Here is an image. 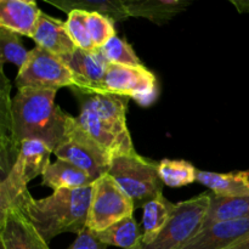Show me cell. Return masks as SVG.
I'll use <instances>...</instances> for the list:
<instances>
[{"label":"cell","instance_id":"cell-9","mask_svg":"<svg viewBox=\"0 0 249 249\" xmlns=\"http://www.w3.org/2000/svg\"><path fill=\"white\" fill-rule=\"evenodd\" d=\"M104 92L134 99L148 106L157 97L156 77L141 66H123L109 63L104 79Z\"/></svg>","mask_w":249,"mask_h":249},{"label":"cell","instance_id":"cell-28","mask_svg":"<svg viewBox=\"0 0 249 249\" xmlns=\"http://www.w3.org/2000/svg\"><path fill=\"white\" fill-rule=\"evenodd\" d=\"M87 27L90 38L96 49L102 48L107 41L116 36L113 19L101 14H97V12H89Z\"/></svg>","mask_w":249,"mask_h":249},{"label":"cell","instance_id":"cell-11","mask_svg":"<svg viewBox=\"0 0 249 249\" xmlns=\"http://www.w3.org/2000/svg\"><path fill=\"white\" fill-rule=\"evenodd\" d=\"M0 246L2 249H50L26 214L17 209L0 216Z\"/></svg>","mask_w":249,"mask_h":249},{"label":"cell","instance_id":"cell-5","mask_svg":"<svg viewBox=\"0 0 249 249\" xmlns=\"http://www.w3.org/2000/svg\"><path fill=\"white\" fill-rule=\"evenodd\" d=\"M211 203V192H204L189 201L180 202L164 228L152 242L135 249H180L201 230Z\"/></svg>","mask_w":249,"mask_h":249},{"label":"cell","instance_id":"cell-12","mask_svg":"<svg viewBox=\"0 0 249 249\" xmlns=\"http://www.w3.org/2000/svg\"><path fill=\"white\" fill-rule=\"evenodd\" d=\"M247 238H249V218H245L208 226L180 249H225Z\"/></svg>","mask_w":249,"mask_h":249},{"label":"cell","instance_id":"cell-7","mask_svg":"<svg viewBox=\"0 0 249 249\" xmlns=\"http://www.w3.org/2000/svg\"><path fill=\"white\" fill-rule=\"evenodd\" d=\"M133 201L108 174L94 182L87 228L94 232L106 230L126 216L133 215Z\"/></svg>","mask_w":249,"mask_h":249},{"label":"cell","instance_id":"cell-14","mask_svg":"<svg viewBox=\"0 0 249 249\" xmlns=\"http://www.w3.org/2000/svg\"><path fill=\"white\" fill-rule=\"evenodd\" d=\"M32 39L36 41V45L58 57L70 55L77 49V45L68 33L66 22L49 16L44 12H41L39 17V22Z\"/></svg>","mask_w":249,"mask_h":249},{"label":"cell","instance_id":"cell-16","mask_svg":"<svg viewBox=\"0 0 249 249\" xmlns=\"http://www.w3.org/2000/svg\"><path fill=\"white\" fill-rule=\"evenodd\" d=\"M249 218L248 196H216L211 192V203L202 223L201 230L218 223ZM199 230V231H201Z\"/></svg>","mask_w":249,"mask_h":249},{"label":"cell","instance_id":"cell-31","mask_svg":"<svg viewBox=\"0 0 249 249\" xmlns=\"http://www.w3.org/2000/svg\"><path fill=\"white\" fill-rule=\"evenodd\" d=\"M0 249H2V248H0Z\"/></svg>","mask_w":249,"mask_h":249},{"label":"cell","instance_id":"cell-10","mask_svg":"<svg viewBox=\"0 0 249 249\" xmlns=\"http://www.w3.org/2000/svg\"><path fill=\"white\" fill-rule=\"evenodd\" d=\"M74 78L73 88L90 91H104V79L109 62L102 51L83 50L77 48L72 53L60 57Z\"/></svg>","mask_w":249,"mask_h":249},{"label":"cell","instance_id":"cell-8","mask_svg":"<svg viewBox=\"0 0 249 249\" xmlns=\"http://www.w3.org/2000/svg\"><path fill=\"white\" fill-rule=\"evenodd\" d=\"M78 99L80 109L90 112L104 128L123 140L133 142L126 126V106L129 97L104 91L71 88Z\"/></svg>","mask_w":249,"mask_h":249},{"label":"cell","instance_id":"cell-4","mask_svg":"<svg viewBox=\"0 0 249 249\" xmlns=\"http://www.w3.org/2000/svg\"><path fill=\"white\" fill-rule=\"evenodd\" d=\"M57 160H66L87 173L94 181L108 173L112 158L96 140L91 138L70 114L66 134L53 151Z\"/></svg>","mask_w":249,"mask_h":249},{"label":"cell","instance_id":"cell-17","mask_svg":"<svg viewBox=\"0 0 249 249\" xmlns=\"http://www.w3.org/2000/svg\"><path fill=\"white\" fill-rule=\"evenodd\" d=\"M41 177V185L50 187L53 191L60 189H82L95 182L87 173L62 160L50 163Z\"/></svg>","mask_w":249,"mask_h":249},{"label":"cell","instance_id":"cell-19","mask_svg":"<svg viewBox=\"0 0 249 249\" xmlns=\"http://www.w3.org/2000/svg\"><path fill=\"white\" fill-rule=\"evenodd\" d=\"M142 209V237L139 246L148 245L155 240L156 236L172 218L173 213L177 209V204L168 201L163 194H160L152 201L146 203Z\"/></svg>","mask_w":249,"mask_h":249},{"label":"cell","instance_id":"cell-24","mask_svg":"<svg viewBox=\"0 0 249 249\" xmlns=\"http://www.w3.org/2000/svg\"><path fill=\"white\" fill-rule=\"evenodd\" d=\"M55 6L61 7L63 11H72V10H84L88 12H97L104 16L109 17L113 21L124 19L129 17L128 9L125 1H50Z\"/></svg>","mask_w":249,"mask_h":249},{"label":"cell","instance_id":"cell-29","mask_svg":"<svg viewBox=\"0 0 249 249\" xmlns=\"http://www.w3.org/2000/svg\"><path fill=\"white\" fill-rule=\"evenodd\" d=\"M68 249H107V246L102 243L90 229L87 228L78 235Z\"/></svg>","mask_w":249,"mask_h":249},{"label":"cell","instance_id":"cell-20","mask_svg":"<svg viewBox=\"0 0 249 249\" xmlns=\"http://www.w3.org/2000/svg\"><path fill=\"white\" fill-rule=\"evenodd\" d=\"M51 148L39 140H24L19 145L16 160L21 164L27 181L38 175H43L45 168L50 164Z\"/></svg>","mask_w":249,"mask_h":249},{"label":"cell","instance_id":"cell-25","mask_svg":"<svg viewBox=\"0 0 249 249\" xmlns=\"http://www.w3.org/2000/svg\"><path fill=\"white\" fill-rule=\"evenodd\" d=\"M0 48H1V63L11 62L18 68L23 67L29 51L26 50L18 38V34L0 27Z\"/></svg>","mask_w":249,"mask_h":249},{"label":"cell","instance_id":"cell-3","mask_svg":"<svg viewBox=\"0 0 249 249\" xmlns=\"http://www.w3.org/2000/svg\"><path fill=\"white\" fill-rule=\"evenodd\" d=\"M158 167L160 163L134 152L114 157L107 174L133 201L135 208H143L146 203L162 194L164 184L160 178Z\"/></svg>","mask_w":249,"mask_h":249},{"label":"cell","instance_id":"cell-1","mask_svg":"<svg viewBox=\"0 0 249 249\" xmlns=\"http://www.w3.org/2000/svg\"><path fill=\"white\" fill-rule=\"evenodd\" d=\"M56 90L18 89L10 104L15 143L39 140L56 150L66 134L70 114L55 105Z\"/></svg>","mask_w":249,"mask_h":249},{"label":"cell","instance_id":"cell-21","mask_svg":"<svg viewBox=\"0 0 249 249\" xmlns=\"http://www.w3.org/2000/svg\"><path fill=\"white\" fill-rule=\"evenodd\" d=\"M94 233L106 246H114L123 249H135L142 237V230L133 215L122 219L106 230Z\"/></svg>","mask_w":249,"mask_h":249},{"label":"cell","instance_id":"cell-30","mask_svg":"<svg viewBox=\"0 0 249 249\" xmlns=\"http://www.w3.org/2000/svg\"><path fill=\"white\" fill-rule=\"evenodd\" d=\"M225 249H249V238L245 241H241V242L236 243V245L231 246V247H228Z\"/></svg>","mask_w":249,"mask_h":249},{"label":"cell","instance_id":"cell-13","mask_svg":"<svg viewBox=\"0 0 249 249\" xmlns=\"http://www.w3.org/2000/svg\"><path fill=\"white\" fill-rule=\"evenodd\" d=\"M40 9L36 1L29 0H1L0 1V27L9 29L19 36L32 38L39 17Z\"/></svg>","mask_w":249,"mask_h":249},{"label":"cell","instance_id":"cell-23","mask_svg":"<svg viewBox=\"0 0 249 249\" xmlns=\"http://www.w3.org/2000/svg\"><path fill=\"white\" fill-rule=\"evenodd\" d=\"M158 173L163 184L169 187H182L197 181V169L186 160H163Z\"/></svg>","mask_w":249,"mask_h":249},{"label":"cell","instance_id":"cell-22","mask_svg":"<svg viewBox=\"0 0 249 249\" xmlns=\"http://www.w3.org/2000/svg\"><path fill=\"white\" fill-rule=\"evenodd\" d=\"M189 5L186 1H168V0H152V1H125V6L130 16L147 17L151 21L160 22L172 18L175 14L182 11Z\"/></svg>","mask_w":249,"mask_h":249},{"label":"cell","instance_id":"cell-27","mask_svg":"<svg viewBox=\"0 0 249 249\" xmlns=\"http://www.w3.org/2000/svg\"><path fill=\"white\" fill-rule=\"evenodd\" d=\"M104 56L109 63L123 66H141L140 58L134 53L130 44L124 41L118 36H113L100 48Z\"/></svg>","mask_w":249,"mask_h":249},{"label":"cell","instance_id":"cell-18","mask_svg":"<svg viewBox=\"0 0 249 249\" xmlns=\"http://www.w3.org/2000/svg\"><path fill=\"white\" fill-rule=\"evenodd\" d=\"M197 181L211 189L216 196L236 197L249 195V170L226 174L197 170Z\"/></svg>","mask_w":249,"mask_h":249},{"label":"cell","instance_id":"cell-2","mask_svg":"<svg viewBox=\"0 0 249 249\" xmlns=\"http://www.w3.org/2000/svg\"><path fill=\"white\" fill-rule=\"evenodd\" d=\"M92 189L94 185L56 190L46 198H32L23 213L48 243L61 233L79 235L87 229Z\"/></svg>","mask_w":249,"mask_h":249},{"label":"cell","instance_id":"cell-15","mask_svg":"<svg viewBox=\"0 0 249 249\" xmlns=\"http://www.w3.org/2000/svg\"><path fill=\"white\" fill-rule=\"evenodd\" d=\"M28 181L24 177L23 169L17 160L2 178L0 184V216L11 209L23 212L33 197L27 187Z\"/></svg>","mask_w":249,"mask_h":249},{"label":"cell","instance_id":"cell-26","mask_svg":"<svg viewBox=\"0 0 249 249\" xmlns=\"http://www.w3.org/2000/svg\"><path fill=\"white\" fill-rule=\"evenodd\" d=\"M89 12L84 10L74 9L68 12V18L66 21L67 31L70 33L71 38L74 41L77 48L83 50L94 51L96 50L91 38H90L89 31L87 27V19Z\"/></svg>","mask_w":249,"mask_h":249},{"label":"cell","instance_id":"cell-6","mask_svg":"<svg viewBox=\"0 0 249 249\" xmlns=\"http://www.w3.org/2000/svg\"><path fill=\"white\" fill-rule=\"evenodd\" d=\"M18 89L56 90L73 88L74 78L67 66L58 56L36 45L29 51L23 67L18 70L16 78Z\"/></svg>","mask_w":249,"mask_h":249}]
</instances>
